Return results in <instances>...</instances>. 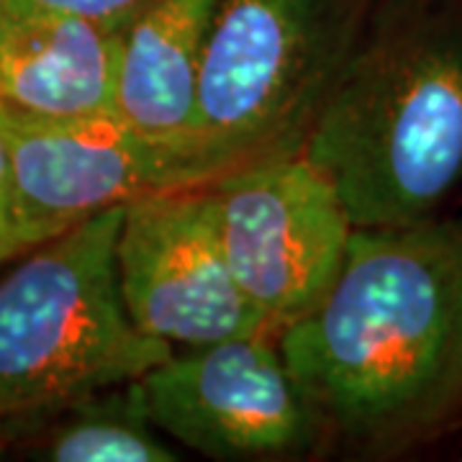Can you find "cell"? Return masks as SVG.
<instances>
[{"label":"cell","mask_w":462,"mask_h":462,"mask_svg":"<svg viewBox=\"0 0 462 462\" xmlns=\"http://www.w3.org/2000/svg\"><path fill=\"white\" fill-rule=\"evenodd\" d=\"M275 342L324 437L419 442L462 409V229H355L329 291Z\"/></svg>","instance_id":"1"},{"label":"cell","mask_w":462,"mask_h":462,"mask_svg":"<svg viewBox=\"0 0 462 462\" xmlns=\"http://www.w3.org/2000/svg\"><path fill=\"white\" fill-rule=\"evenodd\" d=\"M355 229L430 221L462 180V26L396 8L363 42L300 152Z\"/></svg>","instance_id":"2"},{"label":"cell","mask_w":462,"mask_h":462,"mask_svg":"<svg viewBox=\"0 0 462 462\" xmlns=\"http://www.w3.org/2000/svg\"><path fill=\"white\" fill-rule=\"evenodd\" d=\"M124 206L23 252L0 278V449L172 352L134 327L116 275Z\"/></svg>","instance_id":"3"},{"label":"cell","mask_w":462,"mask_h":462,"mask_svg":"<svg viewBox=\"0 0 462 462\" xmlns=\"http://www.w3.org/2000/svg\"><path fill=\"white\" fill-rule=\"evenodd\" d=\"M373 3L216 0L193 142L203 185L303 152L363 42Z\"/></svg>","instance_id":"4"},{"label":"cell","mask_w":462,"mask_h":462,"mask_svg":"<svg viewBox=\"0 0 462 462\" xmlns=\"http://www.w3.org/2000/svg\"><path fill=\"white\" fill-rule=\"evenodd\" d=\"M23 252L132 200L200 182L196 157L116 114L36 116L0 106Z\"/></svg>","instance_id":"5"},{"label":"cell","mask_w":462,"mask_h":462,"mask_svg":"<svg viewBox=\"0 0 462 462\" xmlns=\"http://www.w3.org/2000/svg\"><path fill=\"white\" fill-rule=\"evenodd\" d=\"M231 273L264 327L309 314L329 291L355 224L303 154L226 172L208 185Z\"/></svg>","instance_id":"6"},{"label":"cell","mask_w":462,"mask_h":462,"mask_svg":"<svg viewBox=\"0 0 462 462\" xmlns=\"http://www.w3.org/2000/svg\"><path fill=\"white\" fill-rule=\"evenodd\" d=\"M139 383L157 430L211 460H296L324 439L273 331L172 349Z\"/></svg>","instance_id":"7"},{"label":"cell","mask_w":462,"mask_h":462,"mask_svg":"<svg viewBox=\"0 0 462 462\" xmlns=\"http://www.w3.org/2000/svg\"><path fill=\"white\" fill-rule=\"evenodd\" d=\"M116 275L134 327L170 349L270 331L231 273L208 185L126 203Z\"/></svg>","instance_id":"8"},{"label":"cell","mask_w":462,"mask_h":462,"mask_svg":"<svg viewBox=\"0 0 462 462\" xmlns=\"http://www.w3.org/2000/svg\"><path fill=\"white\" fill-rule=\"evenodd\" d=\"M116 33L44 0H0V106L116 114Z\"/></svg>","instance_id":"9"},{"label":"cell","mask_w":462,"mask_h":462,"mask_svg":"<svg viewBox=\"0 0 462 462\" xmlns=\"http://www.w3.org/2000/svg\"><path fill=\"white\" fill-rule=\"evenodd\" d=\"M214 5L216 0H144L114 32L116 116L193 157L200 65Z\"/></svg>","instance_id":"10"},{"label":"cell","mask_w":462,"mask_h":462,"mask_svg":"<svg viewBox=\"0 0 462 462\" xmlns=\"http://www.w3.org/2000/svg\"><path fill=\"white\" fill-rule=\"evenodd\" d=\"M14 449L51 462H175L152 421L139 378L106 388L50 419Z\"/></svg>","instance_id":"11"},{"label":"cell","mask_w":462,"mask_h":462,"mask_svg":"<svg viewBox=\"0 0 462 462\" xmlns=\"http://www.w3.org/2000/svg\"><path fill=\"white\" fill-rule=\"evenodd\" d=\"M23 254L18 242L16 214H14V188H11V165L5 142L0 136V264L11 263L14 257Z\"/></svg>","instance_id":"12"},{"label":"cell","mask_w":462,"mask_h":462,"mask_svg":"<svg viewBox=\"0 0 462 462\" xmlns=\"http://www.w3.org/2000/svg\"><path fill=\"white\" fill-rule=\"evenodd\" d=\"M44 3L72 11L108 32H116L144 0H44Z\"/></svg>","instance_id":"13"}]
</instances>
